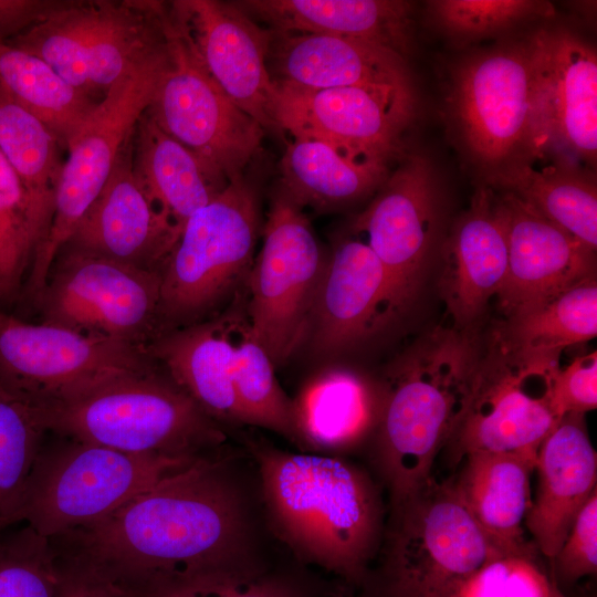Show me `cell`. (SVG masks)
<instances>
[{
  "label": "cell",
  "instance_id": "obj_1",
  "mask_svg": "<svg viewBox=\"0 0 597 597\" xmlns=\"http://www.w3.org/2000/svg\"><path fill=\"white\" fill-rule=\"evenodd\" d=\"M64 537L71 559L145 597L200 578L248 582L289 553L270 527L256 462L235 439Z\"/></svg>",
  "mask_w": 597,
  "mask_h": 597
},
{
  "label": "cell",
  "instance_id": "obj_2",
  "mask_svg": "<svg viewBox=\"0 0 597 597\" xmlns=\"http://www.w3.org/2000/svg\"><path fill=\"white\" fill-rule=\"evenodd\" d=\"M256 462L270 527L301 563L359 588L384 534L370 474L345 457L283 450L262 437L234 438Z\"/></svg>",
  "mask_w": 597,
  "mask_h": 597
},
{
  "label": "cell",
  "instance_id": "obj_3",
  "mask_svg": "<svg viewBox=\"0 0 597 597\" xmlns=\"http://www.w3.org/2000/svg\"><path fill=\"white\" fill-rule=\"evenodd\" d=\"M480 347L470 333L438 326L383 380L384 405L371 463L396 507L431 480L432 463L460 419Z\"/></svg>",
  "mask_w": 597,
  "mask_h": 597
},
{
  "label": "cell",
  "instance_id": "obj_4",
  "mask_svg": "<svg viewBox=\"0 0 597 597\" xmlns=\"http://www.w3.org/2000/svg\"><path fill=\"white\" fill-rule=\"evenodd\" d=\"M158 368L39 408L46 431L123 452L179 459H197L229 442L230 432Z\"/></svg>",
  "mask_w": 597,
  "mask_h": 597
},
{
  "label": "cell",
  "instance_id": "obj_5",
  "mask_svg": "<svg viewBox=\"0 0 597 597\" xmlns=\"http://www.w3.org/2000/svg\"><path fill=\"white\" fill-rule=\"evenodd\" d=\"M165 2L61 0L41 22L7 41L50 64L100 103L125 76L166 51Z\"/></svg>",
  "mask_w": 597,
  "mask_h": 597
},
{
  "label": "cell",
  "instance_id": "obj_6",
  "mask_svg": "<svg viewBox=\"0 0 597 597\" xmlns=\"http://www.w3.org/2000/svg\"><path fill=\"white\" fill-rule=\"evenodd\" d=\"M380 566L359 588L364 597H452L502 553L481 530L451 482L432 479L391 507Z\"/></svg>",
  "mask_w": 597,
  "mask_h": 597
},
{
  "label": "cell",
  "instance_id": "obj_7",
  "mask_svg": "<svg viewBox=\"0 0 597 597\" xmlns=\"http://www.w3.org/2000/svg\"><path fill=\"white\" fill-rule=\"evenodd\" d=\"M258 230V199L243 176L187 220L160 269L158 334L199 323L248 276Z\"/></svg>",
  "mask_w": 597,
  "mask_h": 597
},
{
  "label": "cell",
  "instance_id": "obj_8",
  "mask_svg": "<svg viewBox=\"0 0 597 597\" xmlns=\"http://www.w3.org/2000/svg\"><path fill=\"white\" fill-rule=\"evenodd\" d=\"M167 60L148 115L213 172L241 177L262 146L265 129L220 88L199 57L172 3H165Z\"/></svg>",
  "mask_w": 597,
  "mask_h": 597
},
{
  "label": "cell",
  "instance_id": "obj_9",
  "mask_svg": "<svg viewBox=\"0 0 597 597\" xmlns=\"http://www.w3.org/2000/svg\"><path fill=\"white\" fill-rule=\"evenodd\" d=\"M71 441L50 458L40 457L21 512V521L49 540L102 521L139 492L199 459L129 453Z\"/></svg>",
  "mask_w": 597,
  "mask_h": 597
},
{
  "label": "cell",
  "instance_id": "obj_10",
  "mask_svg": "<svg viewBox=\"0 0 597 597\" xmlns=\"http://www.w3.org/2000/svg\"><path fill=\"white\" fill-rule=\"evenodd\" d=\"M157 363L146 346L0 311V386L43 409L69 402Z\"/></svg>",
  "mask_w": 597,
  "mask_h": 597
},
{
  "label": "cell",
  "instance_id": "obj_11",
  "mask_svg": "<svg viewBox=\"0 0 597 597\" xmlns=\"http://www.w3.org/2000/svg\"><path fill=\"white\" fill-rule=\"evenodd\" d=\"M559 356H527L512 349L496 329L480 356L458 425L448 441L451 459L490 452H538L562 418L552 376Z\"/></svg>",
  "mask_w": 597,
  "mask_h": 597
},
{
  "label": "cell",
  "instance_id": "obj_12",
  "mask_svg": "<svg viewBox=\"0 0 597 597\" xmlns=\"http://www.w3.org/2000/svg\"><path fill=\"white\" fill-rule=\"evenodd\" d=\"M448 104L461 140L486 176L536 155L532 38L470 55L451 75Z\"/></svg>",
  "mask_w": 597,
  "mask_h": 597
},
{
  "label": "cell",
  "instance_id": "obj_13",
  "mask_svg": "<svg viewBox=\"0 0 597 597\" xmlns=\"http://www.w3.org/2000/svg\"><path fill=\"white\" fill-rule=\"evenodd\" d=\"M166 60L167 46L163 55L119 81L66 144L69 155L61 168L50 228L30 265L28 292L33 300L150 105Z\"/></svg>",
  "mask_w": 597,
  "mask_h": 597
},
{
  "label": "cell",
  "instance_id": "obj_14",
  "mask_svg": "<svg viewBox=\"0 0 597 597\" xmlns=\"http://www.w3.org/2000/svg\"><path fill=\"white\" fill-rule=\"evenodd\" d=\"M326 261L302 208L282 192L270 207L247 276L248 324L274 366L304 341Z\"/></svg>",
  "mask_w": 597,
  "mask_h": 597
},
{
  "label": "cell",
  "instance_id": "obj_15",
  "mask_svg": "<svg viewBox=\"0 0 597 597\" xmlns=\"http://www.w3.org/2000/svg\"><path fill=\"white\" fill-rule=\"evenodd\" d=\"M160 271L64 247L38 297L43 322L146 346L159 332Z\"/></svg>",
  "mask_w": 597,
  "mask_h": 597
},
{
  "label": "cell",
  "instance_id": "obj_16",
  "mask_svg": "<svg viewBox=\"0 0 597 597\" xmlns=\"http://www.w3.org/2000/svg\"><path fill=\"white\" fill-rule=\"evenodd\" d=\"M274 84L275 128L325 143L354 160L388 165L401 154L404 134L416 116L413 87Z\"/></svg>",
  "mask_w": 597,
  "mask_h": 597
},
{
  "label": "cell",
  "instance_id": "obj_17",
  "mask_svg": "<svg viewBox=\"0 0 597 597\" xmlns=\"http://www.w3.org/2000/svg\"><path fill=\"white\" fill-rule=\"evenodd\" d=\"M440 208L432 164L422 155L408 154L352 224L384 268L392 322L421 290L438 239Z\"/></svg>",
  "mask_w": 597,
  "mask_h": 597
},
{
  "label": "cell",
  "instance_id": "obj_18",
  "mask_svg": "<svg viewBox=\"0 0 597 597\" xmlns=\"http://www.w3.org/2000/svg\"><path fill=\"white\" fill-rule=\"evenodd\" d=\"M531 38L536 65V155L548 153L595 164V50L563 28L540 29Z\"/></svg>",
  "mask_w": 597,
  "mask_h": 597
},
{
  "label": "cell",
  "instance_id": "obj_19",
  "mask_svg": "<svg viewBox=\"0 0 597 597\" xmlns=\"http://www.w3.org/2000/svg\"><path fill=\"white\" fill-rule=\"evenodd\" d=\"M210 76L264 129L272 119L275 84L269 67L272 33L238 4L216 0L171 2Z\"/></svg>",
  "mask_w": 597,
  "mask_h": 597
},
{
  "label": "cell",
  "instance_id": "obj_20",
  "mask_svg": "<svg viewBox=\"0 0 597 597\" xmlns=\"http://www.w3.org/2000/svg\"><path fill=\"white\" fill-rule=\"evenodd\" d=\"M507 270L498 294L506 318L596 275V251L511 192L498 197Z\"/></svg>",
  "mask_w": 597,
  "mask_h": 597
},
{
  "label": "cell",
  "instance_id": "obj_21",
  "mask_svg": "<svg viewBox=\"0 0 597 597\" xmlns=\"http://www.w3.org/2000/svg\"><path fill=\"white\" fill-rule=\"evenodd\" d=\"M391 323L380 261L359 235L342 240L327 258L304 341L314 354L335 356Z\"/></svg>",
  "mask_w": 597,
  "mask_h": 597
},
{
  "label": "cell",
  "instance_id": "obj_22",
  "mask_svg": "<svg viewBox=\"0 0 597 597\" xmlns=\"http://www.w3.org/2000/svg\"><path fill=\"white\" fill-rule=\"evenodd\" d=\"M175 241L169 222L134 172L132 136L65 247L160 271Z\"/></svg>",
  "mask_w": 597,
  "mask_h": 597
},
{
  "label": "cell",
  "instance_id": "obj_23",
  "mask_svg": "<svg viewBox=\"0 0 597 597\" xmlns=\"http://www.w3.org/2000/svg\"><path fill=\"white\" fill-rule=\"evenodd\" d=\"M439 291L452 327L470 331L498 296L507 270L504 217L492 188L481 187L441 250Z\"/></svg>",
  "mask_w": 597,
  "mask_h": 597
},
{
  "label": "cell",
  "instance_id": "obj_24",
  "mask_svg": "<svg viewBox=\"0 0 597 597\" xmlns=\"http://www.w3.org/2000/svg\"><path fill=\"white\" fill-rule=\"evenodd\" d=\"M385 397L383 380L350 367L310 376L291 398L297 451L345 457L370 443Z\"/></svg>",
  "mask_w": 597,
  "mask_h": 597
},
{
  "label": "cell",
  "instance_id": "obj_25",
  "mask_svg": "<svg viewBox=\"0 0 597 597\" xmlns=\"http://www.w3.org/2000/svg\"><path fill=\"white\" fill-rule=\"evenodd\" d=\"M538 484L525 517L536 547L553 558L577 514L597 491V454L589 440L585 413L564 415L537 452Z\"/></svg>",
  "mask_w": 597,
  "mask_h": 597
},
{
  "label": "cell",
  "instance_id": "obj_26",
  "mask_svg": "<svg viewBox=\"0 0 597 597\" xmlns=\"http://www.w3.org/2000/svg\"><path fill=\"white\" fill-rule=\"evenodd\" d=\"M275 82L305 88L413 87L405 56L377 43L323 34L271 39Z\"/></svg>",
  "mask_w": 597,
  "mask_h": 597
},
{
  "label": "cell",
  "instance_id": "obj_27",
  "mask_svg": "<svg viewBox=\"0 0 597 597\" xmlns=\"http://www.w3.org/2000/svg\"><path fill=\"white\" fill-rule=\"evenodd\" d=\"M233 316L156 335L146 349L169 377L216 422L244 427L232 379Z\"/></svg>",
  "mask_w": 597,
  "mask_h": 597
},
{
  "label": "cell",
  "instance_id": "obj_28",
  "mask_svg": "<svg viewBox=\"0 0 597 597\" xmlns=\"http://www.w3.org/2000/svg\"><path fill=\"white\" fill-rule=\"evenodd\" d=\"M463 459L451 484L471 516L502 553L535 559L522 524L532 504L530 480L537 452L478 451Z\"/></svg>",
  "mask_w": 597,
  "mask_h": 597
},
{
  "label": "cell",
  "instance_id": "obj_29",
  "mask_svg": "<svg viewBox=\"0 0 597 597\" xmlns=\"http://www.w3.org/2000/svg\"><path fill=\"white\" fill-rule=\"evenodd\" d=\"M238 6L282 34H323L380 44L406 56L411 3L400 0H250Z\"/></svg>",
  "mask_w": 597,
  "mask_h": 597
},
{
  "label": "cell",
  "instance_id": "obj_30",
  "mask_svg": "<svg viewBox=\"0 0 597 597\" xmlns=\"http://www.w3.org/2000/svg\"><path fill=\"white\" fill-rule=\"evenodd\" d=\"M133 169L169 222L176 240L187 220L229 182L166 134L147 112L133 135Z\"/></svg>",
  "mask_w": 597,
  "mask_h": 597
},
{
  "label": "cell",
  "instance_id": "obj_31",
  "mask_svg": "<svg viewBox=\"0 0 597 597\" xmlns=\"http://www.w3.org/2000/svg\"><path fill=\"white\" fill-rule=\"evenodd\" d=\"M486 182L515 195L596 251V180L573 159L554 155L544 163L542 154L527 156L486 176Z\"/></svg>",
  "mask_w": 597,
  "mask_h": 597
},
{
  "label": "cell",
  "instance_id": "obj_32",
  "mask_svg": "<svg viewBox=\"0 0 597 597\" xmlns=\"http://www.w3.org/2000/svg\"><path fill=\"white\" fill-rule=\"evenodd\" d=\"M283 193L303 208L334 209L355 203L377 190L388 165L350 159L314 139L293 138L282 156Z\"/></svg>",
  "mask_w": 597,
  "mask_h": 597
},
{
  "label": "cell",
  "instance_id": "obj_33",
  "mask_svg": "<svg viewBox=\"0 0 597 597\" xmlns=\"http://www.w3.org/2000/svg\"><path fill=\"white\" fill-rule=\"evenodd\" d=\"M60 147L59 139L49 127L0 86V151L28 192L39 238L38 247L44 240L52 220L63 165Z\"/></svg>",
  "mask_w": 597,
  "mask_h": 597
},
{
  "label": "cell",
  "instance_id": "obj_34",
  "mask_svg": "<svg viewBox=\"0 0 597 597\" xmlns=\"http://www.w3.org/2000/svg\"><path fill=\"white\" fill-rule=\"evenodd\" d=\"M0 86L43 122L64 148L98 104L41 57L1 40Z\"/></svg>",
  "mask_w": 597,
  "mask_h": 597
},
{
  "label": "cell",
  "instance_id": "obj_35",
  "mask_svg": "<svg viewBox=\"0 0 597 597\" xmlns=\"http://www.w3.org/2000/svg\"><path fill=\"white\" fill-rule=\"evenodd\" d=\"M503 341L527 356H559L597 335V281L590 276L549 300L506 318Z\"/></svg>",
  "mask_w": 597,
  "mask_h": 597
},
{
  "label": "cell",
  "instance_id": "obj_36",
  "mask_svg": "<svg viewBox=\"0 0 597 597\" xmlns=\"http://www.w3.org/2000/svg\"><path fill=\"white\" fill-rule=\"evenodd\" d=\"M232 379L244 427L272 431L294 446L291 398L280 386L274 364L251 334L248 321H233Z\"/></svg>",
  "mask_w": 597,
  "mask_h": 597
},
{
  "label": "cell",
  "instance_id": "obj_37",
  "mask_svg": "<svg viewBox=\"0 0 597 597\" xmlns=\"http://www.w3.org/2000/svg\"><path fill=\"white\" fill-rule=\"evenodd\" d=\"M44 432L39 408L0 386V533L21 521Z\"/></svg>",
  "mask_w": 597,
  "mask_h": 597
},
{
  "label": "cell",
  "instance_id": "obj_38",
  "mask_svg": "<svg viewBox=\"0 0 597 597\" xmlns=\"http://www.w3.org/2000/svg\"><path fill=\"white\" fill-rule=\"evenodd\" d=\"M347 588L314 572L287 553L248 582L200 578L166 588L153 597H346Z\"/></svg>",
  "mask_w": 597,
  "mask_h": 597
},
{
  "label": "cell",
  "instance_id": "obj_39",
  "mask_svg": "<svg viewBox=\"0 0 597 597\" xmlns=\"http://www.w3.org/2000/svg\"><path fill=\"white\" fill-rule=\"evenodd\" d=\"M38 244L28 192L0 151V300L18 291Z\"/></svg>",
  "mask_w": 597,
  "mask_h": 597
},
{
  "label": "cell",
  "instance_id": "obj_40",
  "mask_svg": "<svg viewBox=\"0 0 597 597\" xmlns=\"http://www.w3.org/2000/svg\"><path fill=\"white\" fill-rule=\"evenodd\" d=\"M427 7L432 22L459 41L488 36L553 14L549 2L533 0H433Z\"/></svg>",
  "mask_w": 597,
  "mask_h": 597
},
{
  "label": "cell",
  "instance_id": "obj_41",
  "mask_svg": "<svg viewBox=\"0 0 597 597\" xmlns=\"http://www.w3.org/2000/svg\"><path fill=\"white\" fill-rule=\"evenodd\" d=\"M60 564L50 540L27 526L0 538V597H59Z\"/></svg>",
  "mask_w": 597,
  "mask_h": 597
},
{
  "label": "cell",
  "instance_id": "obj_42",
  "mask_svg": "<svg viewBox=\"0 0 597 597\" xmlns=\"http://www.w3.org/2000/svg\"><path fill=\"white\" fill-rule=\"evenodd\" d=\"M551 577L536 559L502 555L471 575L452 597H549Z\"/></svg>",
  "mask_w": 597,
  "mask_h": 597
},
{
  "label": "cell",
  "instance_id": "obj_43",
  "mask_svg": "<svg viewBox=\"0 0 597 597\" xmlns=\"http://www.w3.org/2000/svg\"><path fill=\"white\" fill-rule=\"evenodd\" d=\"M553 559L551 577L562 589L597 572V491L577 514Z\"/></svg>",
  "mask_w": 597,
  "mask_h": 597
},
{
  "label": "cell",
  "instance_id": "obj_44",
  "mask_svg": "<svg viewBox=\"0 0 597 597\" xmlns=\"http://www.w3.org/2000/svg\"><path fill=\"white\" fill-rule=\"evenodd\" d=\"M553 399L561 417L586 413L597 407V352L576 357L552 376Z\"/></svg>",
  "mask_w": 597,
  "mask_h": 597
},
{
  "label": "cell",
  "instance_id": "obj_45",
  "mask_svg": "<svg viewBox=\"0 0 597 597\" xmlns=\"http://www.w3.org/2000/svg\"><path fill=\"white\" fill-rule=\"evenodd\" d=\"M59 597H145L97 569L70 559L60 565Z\"/></svg>",
  "mask_w": 597,
  "mask_h": 597
},
{
  "label": "cell",
  "instance_id": "obj_46",
  "mask_svg": "<svg viewBox=\"0 0 597 597\" xmlns=\"http://www.w3.org/2000/svg\"><path fill=\"white\" fill-rule=\"evenodd\" d=\"M61 0H0V40L10 41L44 20Z\"/></svg>",
  "mask_w": 597,
  "mask_h": 597
},
{
  "label": "cell",
  "instance_id": "obj_47",
  "mask_svg": "<svg viewBox=\"0 0 597 597\" xmlns=\"http://www.w3.org/2000/svg\"><path fill=\"white\" fill-rule=\"evenodd\" d=\"M551 577V576H549ZM549 597H567L551 577Z\"/></svg>",
  "mask_w": 597,
  "mask_h": 597
}]
</instances>
